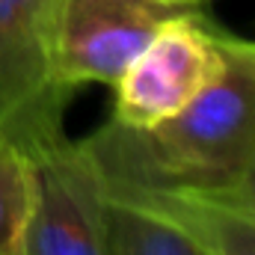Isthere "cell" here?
Masks as SVG:
<instances>
[{"label": "cell", "mask_w": 255, "mask_h": 255, "mask_svg": "<svg viewBox=\"0 0 255 255\" xmlns=\"http://www.w3.org/2000/svg\"><path fill=\"white\" fill-rule=\"evenodd\" d=\"M60 0H0V128L21 145L63 130L68 92L51 68Z\"/></svg>", "instance_id": "5b68a950"}, {"label": "cell", "mask_w": 255, "mask_h": 255, "mask_svg": "<svg viewBox=\"0 0 255 255\" xmlns=\"http://www.w3.org/2000/svg\"><path fill=\"white\" fill-rule=\"evenodd\" d=\"M223 63L175 116L151 128L107 119L83 136L107 184L172 196H223L255 163V39L220 36Z\"/></svg>", "instance_id": "6da1fadb"}, {"label": "cell", "mask_w": 255, "mask_h": 255, "mask_svg": "<svg viewBox=\"0 0 255 255\" xmlns=\"http://www.w3.org/2000/svg\"><path fill=\"white\" fill-rule=\"evenodd\" d=\"M33 220V163L27 148L0 128V255H27Z\"/></svg>", "instance_id": "ba28073f"}, {"label": "cell", "mask_w": 255, "mask_h": 255, "mask_svg": "<svg viewBox=\"0 0 255 255\" xmlns=\"http://www.w3.org/2000/svg\"><path fill=\"white\" fill-rule=\"evenodd\" d=\"M187 9L163 0H60L51 68L57 86H113L157 30Z\"/></svg>", "instance_id": "277c9868"}, {"label": "cell", "mask_w": 255, "mask_h": 255, "mask_svg": "<svg viewBox=\"0 0 255 255\" xmlns=\"http://www.w3.org/2000/svg\"><path fill=\"white\" fill-rule=\"evenodd\" d=\"M107 255H208V250L142 196L107 184Z\"/></svg>", "instance_id": "8992f818"}, {"label": "cell", "mask_w": 255, "mask_h": 255, "mask_svg": "<svg viewBox=\"0 0 255 255\" xmlns=\"http://www.w3.org/2000/svg\"><path fill=\"white\" fill-rule=\"evenodd\" d=\"M163 3H172V6H181V9H202L208 0H163Z\"/></svg>", "instance_id": "30bf717a"}, {"label": "cell", "mask_w": 255, "mask_h": 255, "mask_svg": "<svg viewBox=\"0 0 255 255\" xmlns=\"http://www.w3.org/2000/svg\"><path fill=\"white\" fill-rule=\"evenodd\" d=\"M24 148L33 163L27 255H107V184L86 142L54 130Z\"/></svg>", "instance_id": "7a4b0ae2"}, {"label": "cell", "mask_w": 255, "mask_h": 255, "mask_svg": "<svg viewBox=\"0 0 255 255\" xmlns=\"http://www.w3.org/2000/svg\"><path fill=\"white\" fill-rule=\"evenodd\" d=\"M116 187V184H113ZM130 190V187H125ZM178 220L193 238L208 250V255H255V220L211 199L172 196V193L130 190Z\"/></svg>", "instance_id": "52a82bcc"}, {"label": "cell", "mask_w": 255, "mask_h": 255, "mask_svg": "<svg viewBox=\"0 0 255 255\" xmlns=\"http://www.w3.org/2000/svg\"><path fill=\"white\" fill-rule=\"evenodd\" d=\"M223 27L202 9H187L166 21L142 54L113 83V122L151 128L175 116L223 63Z\"/></svg>", "instance_id": "3957f363"}, {"label": "cell", "mask_w": 255, "mask_h": 255, "mask_svg": "<svg viewBox=\"0 0 255 255\" xmlns=\"http://www.w3.org/2000/svg\"><path fill=\"white\" fill-rule=\"evenodd\" d=\"M199 199H202V196H199ZM211 202L229 205V208H235V211H241V214H247V217L255 220V163L232 190H226L223 196H211Z\"/></svg>", "instance_id": "9c48e42d"}]
</instances>
